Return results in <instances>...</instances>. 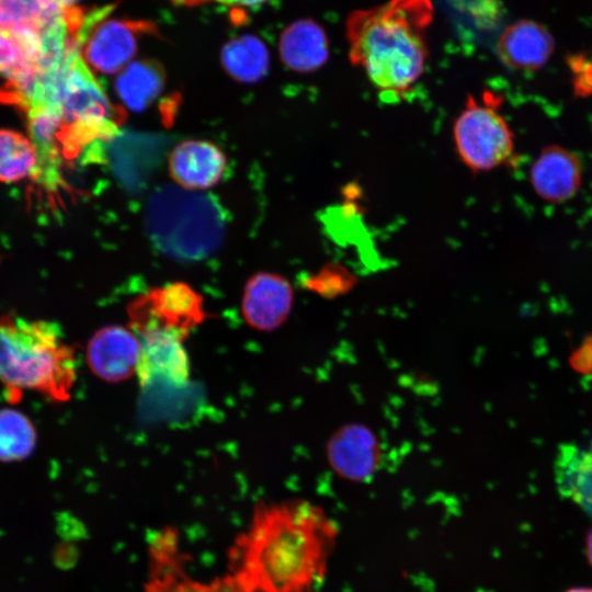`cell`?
<instances>
[{
  "label": "cell",
  "instance_id": "1",
  "mask_svg": "<svg viewBox=\"0 0 592 592\" xmlns=\"http://www.w3.org/2000/svg\"><path fill=\"white\" fill-rule=\"evenodd\" d=\"M338 534L337 523L310 503L259 505L229 550V572L250 592H315Z\"/></svg>",
  "mask_w": 592,
  "mask_h": 592
},
{
  "label": "cell",
  "instance_id": "2",
  "mask_svg": "<svg viewBox=\"0 0 592 592\" xmlns=\"http://www.w3.org/2000/svg\"><path fill=\"white\" fill-rule=\"evenodd\" d=\"M431 0H388L352 12L345 23L350 61L388 100L406 96L422 77L433 21Z\"/></svg>",
  "mask_w": 592,
  "mask_h": 592
},
{
  "label": "cell",
  "instance_id": "3",
  "mask_svg": "<svg viewBox=\"0 0 592 592\" xmlns=\"http://www.w3.org/2000/svg\"><path fill=\"white\" fill-rule=\"evenodd\" d=\"M76 376L75 350L56 322L0 315V383L12 402L25 390L65 402Z\"/></svg>",
  "mask_w": 592,
  "mask_h": 592
},
{
  "label": "cell",
  "instance_id": "4",
  "mask_svg": "<svg viewBox=\"0 0 592 592\" xmlns=\"http://www.w3.org/2000/svg\"><path fill=\"white\" fill-rule=\"evenodd\" d=\"M145 223L150 240L163 254L193 261L220 246L226 215L210 194L164 185L148 200Z\"/></svg>",
  "mask_w": 592,
  "mask_h": 592
},
{
  "label": "cell",
  "instance_id": "5",
  "mask_svg": "<svg viewBox=\"0 0 592 592\" xmlns=\"http://www.w3.org/2000/svg\"><path fill=\"white\" fill-rule=\"evenodd\" d=\"M453 137L462 162L473 172H486L509 161L514 135L505 118L487 100L468 95L454 122Z\"/></svg>",
  "mask_w": 592,
  "mask_h": 592
},
{
  "label": "cell",
  "instance_id": "6",
  "mask_svg": "<svg viewBox=\"0 0 592 592\" xmlns=\"http://www.w3.org/2000/svg\"><path fill=\"white\" fill-rule=\"evenodd\" d=\"M109 8L86 13L77 34L80 54L87 66L99 73L121 72L136 54L138 37L153 31L144 21L111 20L101 23Z\"/></svg>",
  "mask_w": 592,
  "mask_h": 592
},
{
  "label": "cell",
  "instance_id": "7",
  "mask_svg": "<svg viewBox=\"0 0 592 592\" xmlns=\"http://www.w3.org/2000/svg\"><path fill=\"white\" fill-rule=\"evenodd\" d=\"M148 557L144 592H250L231 572L210 581L193 579L184 567L186 556L181 549L179 534L171 527L152 535Z\"/></svg>",
  "mask_w": 592,
  "mask_h": 592
},
{
  "label": "cell",
  "instance_id": "8",
  "mask_svg": "<svg viewBox=\"0 0 592 592\" xmlns=\"http://www.w3.org/2000/svg\"><path fill=\"white\" fill-rule=\"evenodd\" d=\"M86 13L53 0H0V27L38 37L58 49L77 44Z\"/></svg>",
  "mask_w": 592,
  "mask_h": 592
},
{
  "label": "cell",
  "instance_id": "9",
  "mask_svg": "<svg viewBox=\"0 0 592 592\" xmlns=\"http://www.w3.org/2000/svg\"><path fill=\"white\" fill-rule=\"evenodd\" d=\"M130 315L141 333L164 330L184 338L202 319V300L186 284L174 283L141 297Z\"/></svg>",
  "mask_w": 592,
  "mask_h": 592
},
{
  "label": "cell",
  "instance_id": "10",
  "mask_svg": "<svg viewBox=\"0 0 592 592\" xmlns=\"http://www.w3.org/2000/svg\"><path fill=\"white\" fill-rule=\"evenodd\" d=\"M582 163L571 150L550 145L542 149L530 170L535 193L549 203L571 200L582 184Z\"/></svg>",
  "mask_w": 592,
  "mask_h": 592
},
{
  "label": "cell",
  "instance_id": "11",
  "mask_svg": "<svg viewBox=\"0 0 592 592\" xmlns=\"http://www.w3.org/2000/svg\"><path fill=\"white\" fill-rule=\"evenodd\" d=\"M182 339L179 334L164 330L143 333L136 373L144 386L156 380L173 386H182L187 382L190 363Z\"/></svg>",
  "mask_w": 592,
  "mask_h": 592
},
{
  "label": "cell",
  "instance_id": "12",
  "mask_svg": "<svg viewBox=\"0 0 592 592\" xmlns=\"http://www.w3.org/2000/svg\"><path fill=\"white\" fill-rule=\"evenodd\" d=\"M140 341L127 329L109 326L98 330L88 343L91 371L106 382H121L137 369Z\"/></svg>",
  "mask_w": 592,
  "mask_h": 592
},
{
  "label": "cell",
  "instance_id": "13",
  "mask_svg": "<svg viewBox=\"0 0 592 592\" xmlns=\"http://www.w3.org/2000/svg\"><path fill=\"white\" fill-rule=\"evenodd\" d=\"M224 152L207 140H185L173 148L169 171L179 186L205 190L221 179L226 169Z\"/></svg>",
  "mask_w": 592,
  "mask_h": 592
},
{
  "label": "cell",
  "instance_id": "14",
  "mask_svg": "<svg viewBox=\"0 0 592 592\" xmlns=\"http://www.w3.org/2000/svg\"><path fill=\"white\" fill-rule=\"evenodd\" d=\"M555 42L550 33L534 21L508 26L497 43L500 60L513 70H536L550 58Z\"/></svg>",
  "mask_w": 592,
  "mask_h": 592
},
{
  "label": "cell",
  "instance_id": "15",
  "mask_svg": "<svg viewBox=\"0 0 592 592\" xmlns=\"http://www.w3.org/2000/svg\"><path fill=\"white\" fill-rule=\"evenodd\" d=\"M292 289L283 277L258 273L247 283L242 297V314L257 329L276 327L289 310Z\"/></svg>",
  "mask_w": 592,
  "mask_h": 592
},
{
  "label": "cell",
  "instance_id": "16",
  "mask_svg": "<svg viewBox=\"0 0 592 592\" xmlns=\"http://www.w3.org/2000/svg\"><path fill=\"white\" fill-rule=\"evenodd\" d=\"M278 48L283 64L298 73L314 72L329 58L327 34L310 19L289 24L281 35Z\"/></svg>",
  "mask_w": 592,
  "mask_h": 592
},
{
  "label": "cell",
  "instance_id": "17",
  "mask_svg": "<svg viewBox=\"0 0 592 592\" xmlns=\"http://www.w3.org/2000/svg\"><path fill=\"white\" fill-rule=\"evenodd\" d=\"M556 478L561 492L592 512V442L584 447L563 446L557 456Z\"/></svg>",
  "mask_w": 592,
  "mask_h": 592
},
{
  "label": "cell",
  "instance_id": "18",
  "mask_svg": "<svg viewBox=\"0 0 592 592\" xmlns=\"http://www.w3.org/2000/svg\"><path fill=\"white\" fill-rule=\"evenodd\" d=\"M163 86L162 67L150 60L128 64L119 72L115 83L119 100L135 112L147 109L159 96Z\"/></svg>",
  "mask_w": 592,
  "mask_h": 592
},
{
  "label": "cell",
  "instance_id": "19",
  "mask_svg": "<svg viewBox=\"0 0 592 592\" xmlns=\"http://www.w3.org/2000/svg\"><path fill=\"white\" fill-rule=\"evenodd\" d=\"M225 70L242 83L260 81L269 70L270 57L265 45L251 35L228 42L221 52Z\"/></svg>",
  "mask_w": 592,
  "mask_h": 592
},
{
  "label": "cell",
  "instance_id": "20",
  "mask_svg": "<svg viewBox=\"0 0 592 592\" xmlns=\"http://www.w3.org/2000/svg\"><path fill=\"white\" fill-rule=\"evenodd\" d=\"M38 162L36 147L30 137L14 129L0 128V182L36 179Z\"/></svg>",
  "mask_w": 592,
  "mask_h": 592
},
{
  "label": "cell",
  "instance_id": "21",
  "mask_svg": "<svg viewBox=\"0 0 592 592\" xmlns=\"http://www.w3.org/2000/svg\"><path fill=\"white\" fill-rule=\"evenodd\" d=\"M37 432L31 419L14 408L0 409V462H21L31 456Z\"/></svg>",
  "mask_w": 592,
  "mask_h": 592
},
{
  "label": "cell",
  "instance_id": "22",
  "mask_svg": "<svg viewBox=\"0 0 592 592\" xmlns=\"http://www.w3.org/2000/svg\"><path fill=\"white\" fill-rule=\"evenodd\" d=\"M332 462L340 474L352 479L367 477L374 467V453L366 435L345 433L333 445Z\"/></svg>",
  "mask_w": 592,
  "mask_h": 592
},
{
  "label": "cell",
  "instance_id": "23",
  "mask_svg": "<svg viewBox=\"0 0 592 592\" xmlns=\"http://www.w3.org/2000/svg\"><path fill=\"white\" fill-rule=\"evenodd\" d=\"M218 2L230 7H255L266 0H217Z\"/></svg>",
  "mask_w": 592,
  "mask_h": 592
},
{
  "label": "cell",
  "instance_id": "24",
  "mask_svg": "<svg viewBox=\"0 0 592 592\" xmlns=\"http://www.w3.org/2000/svg\"><path fill=\"white\" fill-rule=\"evenodd\" d=\"M175 4H180V5H187V7H192V5H200V4H203V3H206V2H209L212 0H169Z\"/></svg>",
  "mask_w": 592,
  "mask_h": 592
},
{
  "label": "cell",
  "instance_id": "25",
  "mask_svg": "<svg viewBox=\"0 0 592 592\" xmlns=\"http://www.w3.org/2000/svg\"><path fill=\"white\" fill-rule=\"evenodd\" d=\"M53 1H55L56 3H58L59 5L64 8H73V7H77L76 3L79 0H53Z\"/></svg>",
  "mask_w": 592,
  "mask_h": 592
},
{
  "label": "cell",
  "instance_id": "26",
  "mask_svg": "<svg viewBox=\"0 0 592 592\" xmlns=\"http://www.w3.org/2000/svg\"><path fill=\"white\" fill-rule=\"evenodd\" d=\"M571 592H592V590L579 589V590H574V591H571Z\"/></svg>",
  "mask_w": 592,
  "mask_h": 592
},
{
  "label": "cell",
  "instance_id": "27",
  "mask_svg": "<svg viewBox=\"0 0 592 592\" xmlns=\"http://www.w3.org/2000/svg\"><path fill=\"white\" fill-rule=\"evenodd\" d=\"M591 557H592V540H591Z\"/></svg>",
  "mask_w": 592,
  "mask_h": 592
}]
</instances>
